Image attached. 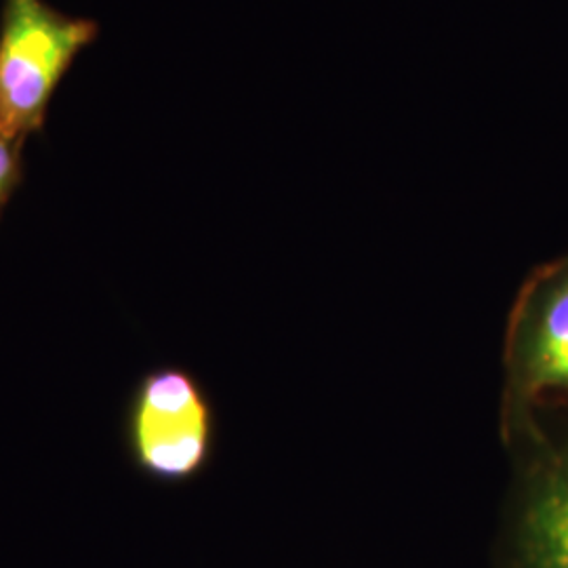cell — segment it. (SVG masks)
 <instances>
[{"instance_id":"obj_1","label":"cell","mask_w":568,"mask_h":568,"mask_svg":"<svg viewBox=\"0 0 568 568\" xmlns=\"http://www.w3.org/2000/svg\"><path fill=\"white\" fill-rule=\"evenodd\" d=\"M568 408V255L528 274L509 310L499 427L514 448L544 429L546 410Z\"/></svg>"},{"instance_id":"obj_2","label":"cell","mask_w":568,"mask_h":568,"mask_svg":"<svg viewBox=\"0 0 568 568\" xmlns=\"http://www.w3.org/2000/svg\"><path fill=\"white\" fill-rule=\"evenodd\" d=\"M98 37V21L47 0H0V135L26 143L41 133L60 82Z\"/></svg>"},{"instance_id":"obj_3","label":"cell","mask_w":568,"mask_h":568,"mask_svg":"<svg viewBox=\"0 0 568 568\" xmlns=\"http://www.w3.org/2000/svg\"><path fill=\"white\" fill-rule=\"evenodd\" d=\"M122 436L143 478L180 487L196 480L213 462L217 415L194 373L156 366L143 373L126 400Z\"/></svg>"},{"instance_id":"obj_4","label":"cell","mask_w":568,"mask_h":568,"mask_svg":"<svg viewBox=\"0 0 568 568\" xmlns=\"http://www.w3.org/2000/svg\"><path fill=\"white\" fill-rule=\"evenodd\" d=\"M509 450L514 480L495 568H568V434L544 427Z\"/></svg>"},{"instance_id":"obj_5","label":"cell","mask_w":568,"mask_h":568,"mask_svg":"<svg viewBox=\"0 0 568 568\" xmlns=\"http://www.w3.org/2000/svg\"><path fill=\"white\" fill-rule=\"evenodd\" d=\"M23 148L26 143L0 135V215L23 180Z\"/></svg>"}]
</instances>
